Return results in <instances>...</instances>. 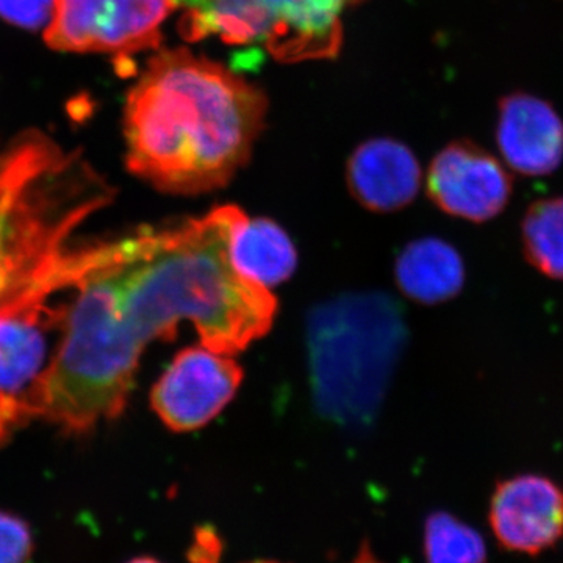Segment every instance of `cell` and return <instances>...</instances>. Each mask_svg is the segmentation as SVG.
<instances>
[{"mask_svg": "<svg viewBox=\"0 0 563 563\" xmlns=\"http://www.w3.org/2000/svg\"><path fill=\"white\" fill-rule=\"evenodd\" d=\"M114 188L81 151L27 129L0 141V318L74 284V233Z\"/></svg>", "mask_w": 563, "mask_h": 563, "instance_id": "3", "label": "cell"}, {"mask_svg": "<svg viewBox=\"0 0 563 563\" xmlns=\"http://www.w3.org/2000/svg\"><path fill=\"white\" fill-rule=\"evenodd\" d=\"M54 0H0V18L20 27L35 29L47 25Z\"/></svg>", "mask_w": 563, "mask_h": 563, "instance_id": "18", "label": "cell"}, {"mask_svg": "<svg viewBox=\"0 0 563 563\" xmlns=\"http://www.w3.org/2000/svg\"><path fill=\"white\" fill-rule=\"evenodd\" d=\"M224 542L213 526H199L188 548L187 559L190 563H221Z\"/></svg>", "mask_w": 563, "mask_h": 563, "instance_id": "19", "label": "cell"}, {"mask_svg": "<svg viewBox=\"0 0 563 563\" xmlns=\"http://www.w3.org/2000/svg\"><path fill=\"white\" fill-rule=\"evenodd\" d=\"M243 210L221 206L202 218L146 225L107 242L88 282L103 342L141 358L155 340L176 339L191 321L207 350L233 355L272 331L277 299L233 268L229 240Z\"/></svg>", "mask_w": 563, "mask_h": 563, "instance_id": "1", "label": "cell"}, {"mask_svg": "<svg viewBox=\"0 0 563 563\" xmlns=\"http://www.w3.org/2000/svg\"><path fill=\"white\" fill-rule=\"evenodd\" d=\"M354 563H377L374 562L373 555L365 551V553L361 554V558L357 559Z\"/></svg>", "mask_w": 563, "mask_h": 563, "instance_id": "21", "label": "cell"}, {"mask_svg": "<svg viewBox=\"0 0 563 563\" xmlns=\"http://www.w3.org/2000/svg\"><path fill=\"white\" fill-rule=\"evenodd\" d=\"M246 563H280V562H276V561H252V562H246Z\"/></svg>", "mask_w": 563, "mask_h": 563, "instance_id": "22", "label": "cell"}, {"mask_svg": "<svg viewBox=\"0 0 563 563\" xmlns=\"http://www.w3.org/2000/svg\"><path fill=\"white\" fill-rule=\"evenodd\" d=\"M233 268L265 288L290 279L298 268V251L287 232L268 218L240 214L229 240Z\"/></svg>", "mask_w": 563, "mask_h": 563, "instance_id": "13", "label": "cell"}, {"mask_svg": "<svg viewBox=\"0 0 563 563\" xmlns=\"http://www.w3.org/2000/svg\"><path fill=\"white\" fill-rule=\"evenodd\" d=\"M401 303L384 291L342 292L306 321L310 387L318 413L346 429L369 428L407 343Z\"/></svg>", "mask_w": 563, "mask_h": 563, "instance_id": "4", "label": "cell"}, {"mask_svg": "<svg viewBox=\"0 0 563 563\" xmlns=\"http://www.w3.org/2000/svg\"><path fill=\"white\" fill-rule=\"evenodd\" d=\"M496 141L504 161L515 173L542 177L563 161V121L550 103L512 92L499 102Z\"/></svg>", "mask_w": 563, "mask_h": 563, "instance_id": "11", "label": "cell"}, {"mask_svg": "<svg viewBox=\"0 0 563 563\" xmlns=\"http://www.w3.org/2000/svg\"><path fill=\"white\" fill-rule=\"evenodd\" d=\"M399 288L413 301H450L465 284L461 254L442 239H420L407 244L395 265Z\"/></svg>", "mask_w": 563, "mask_h": 563, "instance_id": "14", "label": "cell"}, {"mask_svg": "<svg viewBox=\"0 0 563 563\" xmlns=\"http://www.w3.org/2000/svg\"><path fill=\"white\" fill-rule=\"evenodd\" d=\"M424 551L428 563H485L483 536L454 515L435 512L426 521Z\"/></svg>", "mask_w": 563, "mask_h": 563, "instance_id": "16", "label": "cell"}, {"mask_svg": "<svg viewBox=\"0 0 563 563\" xmlns=\"http://www.w3.org/2000/svg\"><path fill=\"white\" fill-rule=\"evenodd\" d=\"M428 195L444 213L472 222L498 217L512 196L506 168L472 141H454L431 163Z\"/></svg>", "mask_w": 563, "mask_h": 563, "instance_id": "7", "label": "cell"}, {"mask_svg": "<svg viewBox=\"0 0 563 563\" xmlns=\"http://www.w3.org/2000/svg\"><path fill=\"white\" fill-rule=\"evenodd\" d=\"M525 255L544 276L563 279V198L542 199L521 224Z\"/></svg>", "mask_w": 563, "mask_h": 563, "instance_id": "15", "label": "cell"}, {"mask_svg": "<svg viewBox=\"0 0 563 563\" xmlns=\"http://www.w3.org/2000/svg\"><path fill=\"white\" fill-rule=\"evenodd\" d=\"M128 563H163V562L157 561V559L150 558V555H141V558L132 559V561H129Z\"/></svg>", "mask_w": 563, "mask_h": 563, "instance_id": "20", "label": "cell"}, {"mask_svg": "<svg viewBox=\"0 0 563 563\" xmlns=\"http://www.w3.org/2000/svg\"><path fill=\"white\" fill-rule=\"evenodd\" d=\"M46 302L0 318V448L31 422L29 401L46 366Z\"/></svg>", "mask_w": 563, "mask_h": 563, "instance_id": "10", "label": "cell"}, {"mask_svg": "<svg viewBox=\"0 0 563 563\" xmlns=\"http://www.w3.org/2000/svg\"><path fill=\"white\" fill-rule=\"evenodd\" d=\"M243 377L231 355L185 347L152 387V410L173 432L198 431L231 404Z\"/></svg>", "mask_w": 563, "mask_h": 563, "instance_id": "6", "label": "cell"}, {"mask_svg": "<svg viewBox=\"0 0 563 563\" xmlns=\"http://www.w3.org/2000/svg\"><path fill=\"white\" fill-rule=\"evenodd\" d=\"M361 0H251L255 44L276 60L332 58L342 46V14Z\"/></svg>", "mask_w": 563, "mask_h": 563, "instance_id": "8", "label": "cell"}, {"mask_svg": "<svg viewBox=\"0 0 563 563\" xmlns=\"http://www.w3.org/2000/svg\"><path fill=\"white\" fill-rule=\"evenodd\" d=\"M35 537L31 525L20 517L0 510V563H31Z\"/></svg>", "mask_w": 563, "mask_h": 563, "instance_id": "17", "label": "cell"}, {"mask_svg": "<svg viewBox=\"0 0 563 563\" xmlns=\"http://www.w3.org/2000/svg\"><path fill=\"white\" fill-rule=\"evenodd\" d=\"M488 521L504 550L542 554L563 537V488L539 474L503 481L493 492Z\"/></svg>", "mask_w": 563, "mask_h": 563, "instance_id": "9", "label": "cell"}, {"mask_svg": "<svg viewBox=\"0 0 563 563\" xmlns=\"http://www.w3.org/2000/svg\"><path fill=\"white\" fill-rule=\"evenodd\" d=\"M177 9V0H54L44 40L54 51L129 57L158 49Z\"/></svg>", "mask_w": 563, "mask_h": 563, "instance_id": "5", "label": "cell"}, {"mask_svg": "<svg viewBox=\"0 0 563 563\" xmlns=\"http://www.w3.org/2000/svg\"><path fill=\"white\" fill-rule=\"evenodd\" d=\"M261 88L188 49L157 52L129 91V172L163 192L220 190L250 161L266 117Z\"/></svg>", "mask_w": 563, "mask_h": 563, "instance_id": "2", "label": "cell"}, {"mask_svg": "<svg viewBox=\"0 0 563 563\" xmlns=\"http://www.w3.org/2000/svg\"><path fill=\"white\" fill-rule=\"evenodd\" d=\"M346 177L351 195L376 213L404 209L421 187L420 163L412 151L388 139L358 146L347 163Z\"/></svg>", "mask_w": 563, "mask_h": 563, "instance_id": "12", "label": "cell"}]
</instances>
